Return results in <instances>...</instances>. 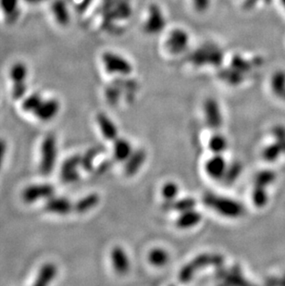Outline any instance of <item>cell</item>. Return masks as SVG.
<instances>
[{"instance_id": "5", "label": "cell", "mask_w": 285, "mask_h": 286, "mask_svg": "<svg viewBox=\"0 0 285 286\" xmlns=\"http://www.w3.org/2000/svg\"><path fill=\"white\" fill-rule=\"evenodd\" d=\"M224 263V257L216 253H204L194 257L191 261L181 269L179 280L182 282H187L200 271L208 267H222Z\"/></svg>"}, {"instance_id": "14", "label": "cell", "mask_w": 285, "mask_h": 286, "mask_svg": "<svg viewBox=\"0 0 285 286\" xmlns=\"http://www.w3.org/2000/svg\"><path fill=\"white\" fill-rule=\"evenodd\" d=\"M59 103L56 99H49L43 101L35 111L34 114L41 121H49L58 114Z\"/></svg>"}, {"instance_id": "10", "label": "cell", "mask_w": 285, "mask_h": 286, "mask_svg": "<svg viewBox=\"0 0 285 286\" xmlns=\"http://www.w3.org/2000/svg\"><path fill=\"white\" fill-rule=\"evenodd\" d=\"M227 168V163L222 154H215L205 164L207 174L214 180L223 179Z\"/></svg>"}, {"instance_id": "8", "label": "cell", "mask_w": 285, "mask_h": 286, "mask_svg": "<svg viewBox=\"0 0 285 286\" xmlns=\"http://www.w3.org/2000/svg\"><path fill=\"white\" fill-rule=\"evenodd\" d=\"M204 112L208 126L217 130L223 125V115L221 107L216 99L208 98L204 103Z\"/></svg>"}, {"instance_id": "39", "label": "cell", "mask_w": 285, "mask_h": 286, "mask_svg": "<svg viewBox=\"0 0 285 286\" xmlns=\"http://www.w3.org/2000/svg\"><path fill=\"white\" fill-rule=\"evenodd\" d=\"M6 150H7L6 142L4 140H2V139H0V168H1L2 162H3L4 157H5Z\"/></svg>"}, {"instance_id": "31", "label": "cell", "mask_w": 285, "mask_h": 286, "mask_svg": "<svg viewBox=\"0 0 285 286\" xmlns=\"http://www.w3.org/2000/svg\"><path fill=\"white\" fill-rule=\"evenodd\" d=\"M281 151H282L281 146L277 143V144H274V145L268 146V147L264 149V151H263V158L268 162H273V161H275L279 158Z\"/></svg>"}, {"instance_id": "18", "label": "cell", "mask_w": 285, "mask_h": 286, "mask_svg": "<svg viewBox=\"0 0 285 286\" xmlns=\"http://www.w3.org/2000/svg\"><path fill=\"white\" fill-rule=\"evenodd\" d=\"M57 273H58V270L54 264L52 263L45 264L39 271L36 281L34 282V285H48L53 281L54 278L57 276Z\"/></svg>"}, {"instance_id": "38", "label": "cell", "mask_w": 285, "mask_h": 286, "mask_svg": "<svg viewBox=\"0 0 285 286\" xmlns=\"http://www.w3.org/2000/svg\"><path fill=\"white\" fill-rule=\"evenodd\" d=\"M274 134H275V136L278 138L279 140V145L281 146L282 150H285V131L283 129L281 128H277L274 131Z\"/></svg>"}, {"instance_id": "27", "label": "cell", "mask_w": 285, "mask_h": 286, "mask_svg": "<svg viewBox=\"0 0 285 286\" xmlns=\"http://www.w3.org/2000/svg\"><path fill=\"white\" fill-rule=\"evenodd\" d=\"M213 0H190V5L194 13L205 15L212 7Z\"/></svg>"}, {"instance_id": "22", "label": "cell", "mask_w": 285, "mask_h": 286, "mask_svg": "<svg viewBox=\"0 0 285 286\" xmlns=\"http://www.w3.org/2000/svg\"><path fill=\"white\" fill-rule=\"evenodd\" d=\"M103 150L102 146H95L91 149L87 151L86 153L82 157V164L81 166L82 169L86 171H91L94 169V161L97 158V155H99Z\"/></svg>"}, {"instance_id": "26", "label": "cell", "mask_w": 285, "mask_h": 286, "mask_svg": "<svg viewBox=\"0 0 285 286\" xmlns=\"http://www.w3.org/2000/svg\"><path fill=\"white\" fill-rule=\"evenodd\" d=\"M224 281H226L228 284H246L247 281L243 278L242 274L240 272L239 268H232L231 271H228L227 273H224L223 275Z\"/></svg>"}, {"instance_id": "32", "label": "cell", "mask_w": 285, "mask_h": 286, "mask_svg": "<svg viewBox=\"0 0 285 286\" xmlns=\"http://www.w3.org/2000/svg\"><path fill=\"white\" fill-rule=\"evenodd\" d=\"M272 89L276 95H284L285 94V75L282 73H276L274 77L272 78L271 82Z\"/></svg>"}, {"instance_id": "35", "label": "cell", "mask_w": 285, "mask_h": 286, "mask_svg": "<svg viewBox=\"0 0 285 286\" xmlns=\"http://www.w3.org/2000/svg\"><path fill=\"white\" fill-rule=\"evenodd\" d=\"M18 0H0V6L6 14H13L17 9Z\"/></svg>"}, {"instance_id": "1", "label": "cell", "mask_w": 285, "mask_h": 286, "mask_svg": "<svg viewBox=\"0 0 285 286\" xmlns=\"http://www.w3.org/2000/svg\"><path fill=\"white\" fill-rule=\"evenodd\" d=\"M226 57L223 47L214 41H206L196 48H192L185 56L187 62L193 68L221 69Z\"/></svg>"}, {"instance_id": "12", "label": "cell", "mask_w": 285, "mask_h": 286, "mask_svg": "<svg viewBox=\"0 0 285 286\" xmlns=\"http://www.w3.org/2000/svg\"><path fill=\"white\" fill-rule=\"evenodd\" d=\"M45 209L51 213L66 215L73 209V205L71 201L65 197H49L46 202Z\"/></svg>"}, {"instance_id": "2", "label": "cell", "mask_w": 285, "mask_h": 286, "mask_svg": "<svg viewBox=\"0 0 285 286\" xmlns=\"http://www.w3.org/2000/svg\"><path fill=\"white\" fill-rule=\"evenodd\" d=\"M161 52L169 58L185 57L192 47V34L184 26L169 27L162 34Z\"/></svg>"}, {"instance_id": "19", "label": "cell", "mask_w": 285, "mask_h": 286, "mask_svg": "<svg viewBox=\"0 0 285 286\" xmlns=\"http://www.w3.org/2000/svg\"><path fill=\"white\" fill-rule=\"evenodd\" d=\"M147 259H148L150 265H152L154 267H164L169 260V253L163 248H153L148 253Z\"/></svg>"}, {"instance_id": "34", "label": "cell", "mask_w": 285, "mask_h": 286, "mask_svg": "<svg viewBox=\"0 0 285 286\" xmlns=\"http://www.w3.org/2000/svg\"><path fill=\"white\" fill-rule=\"evenodd\" d=\"M240 173H241V166L238 163H234L231 167H228L223 178L226 180V183L228 184H232V182H234L239 177Z\"/></svg>"}, {"instance_id": "40", "label": "cell", "mask_w": 285, "mask_h": 286, "mask_svg": "<svg viewBox=\"0 0 285 286\" xmlns=\"http://www.w3.org/2000/svg\"><path fill=\"white\" fill-rule=\"evenodd\" d=\"M108 168H109V163L107 162V161H105V162H103L101 163L99 167L97 169V174H101V173H104L105 171L108 170Z\"/></svg>"}, {"instance_id": "30", "label": "cell", "mask_w": 285, "mask_h": 286, "mask_svg": "<svg viewBox=\"0 0 285 286\" xmlns=\"http://www.w3.org/2000/svg\"><path fill=\"white\" fill-rule=\"evenodd\" d=\"M27 68L23 63H17L10 71V77L14 83L25 82L27 77Z\"/></svg>"}, {"instance_id": "13", "label": "cell", "mask_w": 285, "mask_h": 286, "mask_svg": "<svg viewBox=\"0 0 285 286\" xmlns=\"http://www.w3.org/2000/svg\"><path fill=\"white\" fill-rule=\"evenodd\" d=\"M145 159H146V153L145 150L137 149L136 151H134L130 158L125 161V168H124L125 174L128 177H131L136 174L140 170L141 167L144 165Z\"/></svg>"}, {"instance_id": "24", "label": "cell", "mask_w": 285, "mask_h": 286, "mask_svg": "<svg viewBox=\"0 0 285 286\" xmlns=\"http://www.w3.org/2000/svg\"><path fill=\"white\" fill-rule=\"evenodd\" d=\"M252 201L257 208H262L268 202V194L266 188L262 186L255 185V188L252 192Z\"/></svg>"}, {"instance_id": "23", "label": "cell", "mask_w": 285, "mask_h": 286, "mask_svg": "<svg viewBox=\"0 0 285 286\" xmlns=\"http://www.w3.org/2000/svg\"><path fill=\"white\" fill-rule=\"evenodd\" d=\"M169 203L170 204V208L173 210L178 211L179 213H183L185 211L194 209V207L196 205V201L192 197H185V199L173 200Z\"/></svg>"}, {"instance_id": "20", "label": "cell", "mask_w": 285, "mask_h": 286, "mask_svg": "<svg viewBox=\"0 0 285 286\" xmlns=\"http://www.w3.org/2000/svg\"><path fill=\"white\" fill-rule=\"evenodd\" d=\"M99 201H100V197L98 194H88L86 196L80 199L75 205H73V209L78 213H84L96 208Z\"/></svg>"}, {"instance_id": "36", "label": "cell", "mask_w": 285, "mask_h": 286, "mask_svg": "<svg viewBox=\"0 0 285 286\" xmlns=\"http://www.w3.org/2000/svg\"><path fill=\"white\" fill-rule=\"evenodd\" d=\"M26 92H27V86L25 82L14 83V87L12 90V96L14 99H20L21 97H25Z\"/></svg>"}, {"instance_id": "25", "label": "cell", "mask_w": 285, "mask_h": 286, "mask_svg": "<svg viewBox=\"0 0 285 286\" xmlns=\"http://www.w3.org/2000/svg\"><path fill=\"white\" fill-rule=\"evenodd\" d=\"M178 194H179V186L174 182L166 183L161 188V194L163 199L166 201H168V203L175 200Z\"/></svg>"}, {"instance_id": "33", "label": "cell", "mask_w": 285, "mask_h": 286, "mask_svg": "<svg viewBox=\"0 0 285 286\" xmlns=\"http://www.w3.org/2000/svg\"><path fill=\"white\" fill-rule=\"evenodd\" d=\"M81 164H82V156H73L63 162L61 165V172L77 170L78 167Z\"/></svg>"}, {"instance_id": "28", "label": "cell", "mask_w": 285, "mask_h": 286, "mask_svg": "<svg viewBox=\"0 0 285 286\" xmlns=\"http://www.w3.org/2000/svg\"><path fill=\"white\" fill-rule=\"evenodd\" d=\"M42 102H43V100H42L41 96L37 94V93H34L33 95H31L29 97L25 98L24 102H23L21 107H23V109L25 112H34V111L40 106V104Z\"/></svg>"}, {"instance_id": "4", "label": "cell", "mask_w": 285, "mask_h": 286, "mask_svg": "<svg viewBox=\"0 0 285 286\" xmlns=\"http://www.w3.org/2000/svg\"><path fill=\"white\" fill-rule=\"evenodd\" d=\"M101 62L105 72L116 77H130L135 70L128 56L114 50H107L102 54Z\"/></svg>"}, {"instance_id": "9", "label": "cell", "mask_w": 285, "mask_h": 286, "mask_svg": "<svg viewBox=\"0 0 285 286\" xmlns=\"http://www.w3.org/2000/svg\"><path fill=\"white\" fill-rule=\"evenodd\" d=\"M53 186L51 185H35L28 186L23 192V199L27 203H33L39 199H49L54 194Z\"/></svg>"}, {"instance_id": "6", "label": "cell", "mask_w": 285, "mask_h": 286, "mask_svg": "<svg viewBox=\"0 0 285 286\" xmlns=\"http://www.w3.org/2000/svg\"><path fill=\"white\" fill-rule=\"evenodd\" d=\"M203 202L208 208L227 218H238L244 213L242 204L218 194L208 193L204 195Z\"/></svg>"}, {"instance_id": "21", "label": "cell", "mask_w": 285, "mask_h": 286, "mask_svg": "<svg viewBox=\"0 0 285 286\" xmlns=\"http://www.w3.org/2000/svg\"><path fill=\"white\" fill-rule=\"evenodd\" d=\"M208 147L214 154H222L227 149L228 142L224 136L215 134L208 141Z\"/></svg>"}, {"instance_id": "37", "label": "cell", "mask_w": 285, "mask_h": 286, "mask_svg": "<svg viewBox=\"0 0 285 286\" xmlns=\"http://www.w3.org/2000/svg\"><path fill=\"white\" fill-rule=\"evenodd\" d=\"M60 178H61L64 183L71 184V183L77 182L79 178H80V175H79V172H78L77 170H71V171H67V172H61Z\"/></svg>"}, {"instance_id": "3", "label": "cell", "mask_w": 285, "mask_h": 286, "mask_svg": "<svg viewBox=\"0 0 285 286\" xmlns=\"http://www.w3.org/2000/svg\"><path fill=\"white\" fill-rule=\"evenodd\" d=\"M168 28V16L164 8L160 3H150L141 19L143 34L147 36L162 35Z\"/></svg>"}, {"instance_id": "17", "label": "cell", "mask_w": 285, "mask_h": 286, "mask_svg": "<svg viewBox=\"0 0 285 286\" xmlns=\"http://www.w3.org/2000/svg\"><path fill=\"white\" fill-rule=\"evenodd\" d=\"M133 152L134 149L129 141L126 140L124 138H117L116 140L114 141L113 156L115 160L121 162L126 161L130 158Z\"/></svg>"}, {"instance_id": "15", "label": "cell", "mask_w": 285, "mask_h": 286, "mask_svg": "<svg viewBox=\"0 0 285 286\" xmlns=\"http://www.w3.org/2000/svg\"><path fill=\"white\" fill-rule=\"evenodd\" d=\"M97 121L101 130L102 135L106 140H116L118 138V129L114 122L106 114L99 113L97 116Z\"/></svg>"}, {"instance_id": "7", "label": "cell", "mask_w": 285, "mask_h": 286, "mask_svg": "<svg viewBox=\"0 0 285 286\" xmlns=\"http://www.w3.org/2000/svg\"><path fill=\"white\" fill-rule=\"evenodd\" d=\"M57 161V142L53 136H48L42 144V158L40 172L45 176L50 174Z\"/></svg>"}, {"instance_id": "16", "label": "cell", "mask_w": 285, "mask_h": 286, "mask_svg": "<svg viewBox=\"0 0 285 286\" xmlns=\"http://www.w3.org/2000/svg\"><path fill=\"white\" fill-rule=\"evenodd\" d=\"M201 219L202 215L199 211L192 209L181 213L176 221V226L182 230L193 228L201 222Z\"/></svg>"}, {"instance_id": "29", "label": "cell", "mask_w": 285, "mask_h": 286, "mask_svg": "<svg viewBox=\"0 0 285 286\" xmlns=\"http://www.w3.org/2000/svg\"><path fill=\"white\" fill-rule=\"evenodd\" d=\"M276 175L273 171L271 170H263L260 171L259 173H257L255 179V184L257 186H262L266 188L268 185H271V183L274 182Z\"/></svg>"}, {"instance_id": "11", "label": "cell", "mask_w": 285, "mask_h": 286, "mask_svg": "<svg viewBox=\"0 0 285 286\" xmlns=\"http://www.w3.org/2000/svg\"><path fill=\"white\" fill-rule=\"evenodd\" d=\"M112 267L120 275H125L130 270V259L123 248L117 246L111 252Z\"/></svg>"}]
</instances>
